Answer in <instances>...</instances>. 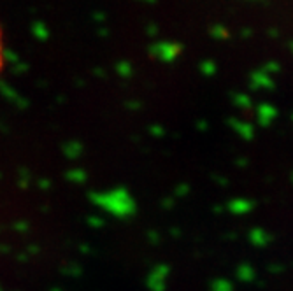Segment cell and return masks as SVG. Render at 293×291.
I'll return each mask as SVG.
<instances>
[{
  "mask_svg": "<svg viewBox=\"0 0 293 291\" xmlns=\"http://www.w3.org/2000/svg\"><path fill=\"white\" fill-rule=\"evenodd\" d=\"M4 65V49H2V30H0V70Z\"/></svg>",
  "mask_w": 293,
  "mask_h": 291,
  "instance_id": "obj_1",
  "label": "cell"
}]
</instances>
